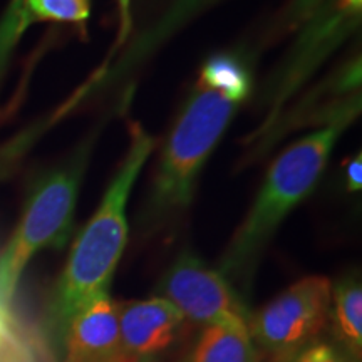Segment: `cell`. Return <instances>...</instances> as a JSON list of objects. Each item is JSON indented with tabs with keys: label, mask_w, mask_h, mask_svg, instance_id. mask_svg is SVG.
Returning a JSON list of instances; mask_svg holds the SVG:
<instances>
[{
	"label": "cell",
	"mask_w": 362,
	"mask_h": 362,
	"mask_svg": "<svg viewBox=\"0 0 362 362\" xmlns=\"http://www.w3.org/2000/svg\"><path fill=\"white\" fill-rule=\"evenodd\" d=\"M248 93L250 76L235 57L216 56L203 66L161 151L149 206L151 215H173L192 203L203 165Z\"/></svg>",
	"instance_id": "cell-1"
},
{
	"label": "cell",
	"mask_w": 362,
	"mask_h": 362,
	"mask_svg": "<svg viewBox=\"0 0 362 362\" xmlns=\"http://www.w3.org/2000/svg\"><path fill=\"white\" fill-rule=\"evenodd\" d=\"M359 112V98L344 103L324 128L307 134L272 163L255 202L220 260V274L248 285L262 252L285 216L315 188L342 131Z\"/></svg>",
	"instance_id": "cell-2"
},
{
	"label": "cell",
	"mask_w": 362,
	"mask_h": 362,
	"mask_svg": "<svg viewBox=\"0 0 362 362\" xmlns=\"http://www.w3.org/2000/svg\"><path fill=\"white\" fill-rule=\"evenodd\" d=\"M153 146L155 141L141 124L129 126L128 153L96 214L76 238L54 291L51 315L57 329L66 330L69 320L81 309L99 296L110 293L112 275L128 243L126 205Z\"/></svg>",
	"instance_id": "cell-3"
},
{
	"label": "cell",
	"mask_w": 362,
	"mask_h": 362,
	"mask_svg": "<svg viewBox=\"0 0 362 362\" xmlns=\"http://www.w3.org/2000/svg\"><path fill=\"white\" fill-rule=\"evenodd\" d=\"M88 153L35 181L16 232L0 252V305L11 309L30 259L42 248H61L69 238Z\"/></svg>",
	"instance_id": "cell-4"
},
{
	"label": "cell",
	"mask_w": 362,
	"mask_h": 362,
	"mask_svg": "<svg viewBox=\"0 0 362 362\" xmlns=\"http://www.w3.org/2000/svg\"><path fill=\"white\" fill-rule=\"evenodd\" d=\"M332 282L322 275L300 279L250 315L248 332L260 356L279 361L320 337L329 322Z\"/></svg>",
	"instance_id": "cell-5"
},
{
	"label": "cell",
	"mask_w": 362,
	"mask_h": 362,
	"mask_svg": "<svg viewBox=\"0 0 362 362\" xmlns=\"http://www.w3.org/2000/svg\"><path fill=\"white\" fill-rule=\"evenodd\" d=\"M361 11L362 0H332L305 22L302 35L292 45L287 61L280 66L267 88L265 103L269 111L255 133L257 136L270 133L275 128L285 103L317 66L359 25Z\"/></svg>",
	"instance_id": "cell-6"
},
{
	"label": "cell",
	"mask_w": 362,
	"mask_h": 362,
	"mask_svg": "<svg viewBox=\"0 0 362 362\" xmlns=\"http://www.w3.org/2000/svg\"><path fill=\"white\" fill-rule=\"evenodd\" d=\"M160 293L188 322L248 332L250 314L232 282L192 253H181L175 260L161 279Z\"/></svg>",
	"instance_id": "cell-7"
},
{
	"label": "cell",
	"mask_w": 362,
	"mask_h": 362,
	"mask_svg": "<svg viewBox=\"0 0 362 362\" xmlns=\"http://www.w3.org/2000/svg\"><path fill=\"white\" fill-rule=\"evenodd\" d=\"M121 356L133 361H158L183 337L188 320L163 297L117 304Z\"/></svg>",
	"instance_id": "cell-8"
},
{
	"label": "cell",
	"mask_w": 362,
	"mask_h": 362,
	"mask_svg": "<svg viewBox=\"0 0 362 362\" xmlns=\"http://www.w3.org/2000/svg\"><path fill=\"white\" fill-rule=\"evenodd\" d=\"M66 361H103L121 356L117 304L104 293L89 302L64 330Z\"/></svg>",
	"instance_id": "cell-9"
},
{
	"label": "cell",
	"mask_w": 362,
	"mask_h": 362,
	"mask_svg": "<svg viewBox=\"0 0 362 362\" xmlns=\"http://www.w3.org/2000/svg\"><path fill=\"white\" fill-rule=\"evenodd\" d=\"M214 2L216 0H173L148 29H144L133 42L128 44L124 54L116 59L115 64L104 66L96 74V78L90 79L84 93L88 89H106L110 84L123 79L131 69L141 64L149 54L155 52L163 42H166L171 35L178 33L181 27L187 25L189 21L194 19L198 13L210 7Z\"/></svg>",
	"instance_id": "cell-10"
},
{
	"label": "cell",
	"mask_w": 362,
	"mask_h": 362,
	"mask_svg": "<svg viewBox=\"0 0 362 362\" xmlns=\"http://www.w3.org/2000/svg\"><path fill=\"white\" fill-rule=\"evenodd\" d=\"M332 339L352 356L362 354V287L356 275L341 280L332 287L330 315Z\"/></svg>",
	"instance_id": "cell-11"
},
{
	"label": "cell",
	"mask_w": 362,
	"mask_h": 362,
	"mask_svg": "<svg viewBox=\"0 0 362 362\" xmlns=\"http://www.w3.org/2000/svg\"><path fill=\"white\" fill-rule=\"evenodd\" d=\"M185 362H262L250 332L203 327Z\"/></svg>",
	"instance_id": "cell-12"
},
{
	"label": "cell",
	"mask_w": 362,
	"mask_h": 362,
	"mask_svg": "<svg viewBox=\"0 0 362 362\" xmlns=\"http://www.w3.org/2000/svg\"><path fill=\"white\" fill-rule=\"evenodd\" d=\"M0 362H56L39 332L16 325L0 347Z\"/></svg>",
	"instance_id": "cell-13"
},
{
	"label": "cell",
	"mask_w": 362,
	"mask_h": 362,
	"mask_svg": "<svg viewBox=\"0 0 362 362\" xmlns=\"http://www.w3.org/2000/svg\"><path fill=\"white\" fill-rule=\"evenodd\" d=\"M272 362H361V359H357L349 351L339 346L334 339L325 341V339L319 337L287 357Z\"/></svg>",
	"instance_id": "cell-14"
},
{
	"label": "cell",
	"mask_w": 362,
	"mask_h": 362,
	"mask_svg": "<svg viewBox=\"0 0 362 362\" xmlns=\"http://www.w3.org/2000/svg\"><path fill=\"white\" fill-rule=\"evenodd\" d=\"M325 2L327 0H291L282 13L280 27L293 29V27L305 24L315 12H319L325 6Z\"/></svg>",
	"instance_id": "cell-15"
},
{
	"label": "cell",
	"mask_w": 362,
	"mask_h": 362,
	"mask_svg": "<svg viewBox=\"0 0 362 362\" xmlns=\"http://www.w3.org/2000/svg\"><path fill=\"white\" fill-rule=\"evenodd\" d=\"M347 188L351 192H359L362 188V158L357 155L346 163Z\"/></svg>",
	"instance_id": "cell-16"
},
{
	"label": "cell",
	"mask_w": 362,
	"mask_h": 362,
	"mask_svg": "<svg viewBox=\"0 0 362 362\" xmlns=\"http://www.w3.org/2000/svg\"><path fill=\"white\" fill-rule=\"evenodd\" d=\"M119 4V17H121V30H119V39H117V47L121 42L126 39V35L129 33L131 25V0H117Z\"/></svg>",
	"instance_id": "cell-17"
},
{
	"label": "cell",
	"mask_w": 362,
	"mask_h": 362,
	"mask_svg": "<svg viewBox=\"0 0 362 362\" xmlns=\"http://www.w3.org/2000/svg\"><path fill=\"white\" fill-rule=\"evenodd\" d=\"M16 325V320H13L11 315V309H6V307L0 305V347L4 346L7 337L11 336V332Z\"/></svg>",
	"instance_id": "cell-18"
},
{
	"label": "cell",
	"mask_w": 362,
	"mask_h": 362,
	"mask_svg": "<svg viewBox=\"0 0 362 362\" xmlns=\"http://www.w3.org/2000/svg\"><path fill=\"white\" fill-rule=\"evenodd\" d=\"M123 357H115V359H103V361H66V362H123Z\"/></svg>",
	"instance_id": "cell-19"
},
{
	"label": "cell",
	"mask_w": 362,
	"mask_h": 362,
	"mask_svg": "<svg viewBox=\"0 0 362 362\" xmlns=\"http://www.w3.org/2000/svg\"><path fill=\"white\" fill-rule=\"evenodd\" d=\"M123 362H161V361H133V359H124Z\"/></svg>",
	"instance_id": "cell-20"
}]
</instances>
